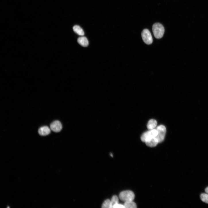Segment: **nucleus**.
Instances as JSON below:
<instances>
[{"label":"nucleus","mask_w":208,"mask_h":208,"mask_svg":"<svg viewBox=\"0 0 208 208\" xmlns=\"http://www.w3.org/2000/svg\"><path fill=\"white\" fill-rule=\"evenodd\" d=\"M152 31L155 37L157 39L162 38L165 32L163 26L159 23L154 24L152 26Z\"/></svg>","instance_id":"1"},{"label":"nucleus","mask_w":208,"mask_h":208,"mask_svg":"<svg viewBox=\"0 0 208 208\" xmlns=\"http://www.w3.org/2000/svg\"><path fill=\"white\" fill-rule=\"evenodd\" d=\"M119 198L122 201L126 202L133 201L135 198L134 192L128 190L122 192L119 194Z\"/></svg>","instance_id":"2"},{"label":"nucleus","mask_w":208,"mask_h":208,"mask_svg":"<svg viewBox=\"0 0 208 208\" xmlns=\"http://www.w3.org/2000/svg\"><path fill=\"white\" fill-rule=\"evenodd\" d=\"M157 131L156 129L149 130L143 133L141 137V140L143 142L153 138L155 137L157 135Z\"/></svg>","instance_id":"3"},{"label":"nucleus","mask_w":208,"mask_h":208,"mask_svg":"<svg viewBox=\"0 0 208 208\" xmlns=\"http://www.w3.org/2000/svg\"><path fill=\"white\" fill-rule=\"evenodd\" d=\"M157 135L155 137L159 141V143L162 142L164 140L166 132L165 127L163 125H161L158 126L157 128Z\"/></svg>","instance_id":"4"},{"label":"nucleus","mask_w":208,"mask_h":208,"mask_svg":"<svg viewBox=\"0 0 208 208\" xmlns=\"http://www.w3.org/2000/svg\"><path fill=\"white\" fill-rule=\"evenodd\" d=\"M141 36L143 41L147 45H150L153 42V38L149 31L147 29H144L142 32Z\"/></svg>","instance_id":"5"},{"label":"nucleus","mask_w":208,"mask_h":208,"mask_svg":"<svg viewBox=\"0 0 208 208\" xmlns=\"http://www.w3.org/2000/svg\"><path fill=\"white\" fill-rule=\"evenodd\" d=\"M51 130L55 132H59L62 128V126L61 122L59 121H56L52 123L50 125Z\"/></svg>","instance_id":"6"},{"label":"nucleus","mask_w":208,"mask_h":208,"mask_svg":"<svg viewBox=\"0 0 208 208\" xmlns=\"http://www.w3.org/2000/svg\"><path fill=\"white\" fill-rule=\"evenodd\" d=\"M145 142L147 146L150 147H155L159 143L158 140L156 137L151 138L147 140Z\"/></svg>","instance_id":"7"},{"label":"nucleus","mask_w":208,"mask_h":208,"mask_svg":"<svg viewBox=\"0 0 208 208\" xmlns=\"http://www.w3.org/2000/svg\"><path fill=\"white\" fill-rule=\"evenodd\" d=\"M39 134L43 136L48 135L51 132L50 129L47 126H44L41 127L38 130Z\"/></svg>","instance_id":"8"},{"label":"nucleus","mask_w":208,"mask_h":208,"mask_svg":"<svg viewBox=\"0 0 208 208\" xmlns=\"http://www.w3.org/2000/svg\"><path fill=\"white\" fill-rule=\"evenodd\" d=\"M157 121L154 119H151L148 122L147 127L149 130L155 129V128L157 127Z\"/></svg>","instance_id":"9"},{"label":"nucleus","mask_w":208,"mask_h":208,"mask_svg":"<svg viewBox=\"0 0 208 208\" xmlns=\"http://www.w3.org/2000/svg\"><path fill=\"white\" fill-rule=\"evenodd\" d=\"M78 42L80 45L84 47H86L88 45V41L85 37L82 36L79 37L78 39Z\"/></svg>","instance_id":"10"},{"label":"nucleus","mask_w":208,"mask_h":208,"mask_svg":"<svg viewBox=\"0 0 208 208\" xmlns=\"http://www.w3.org/2000/svg\"><path fill=\"white\" fill-rule=\"evenodd\" d=\"M74 31L78 35L83 36L84 34V32L82 28L79 26L75 25L73 27Z\"/></svg>","instance_id":"11"},{"label":"nucleus","mask_w":208,"mask_h":208,"mask_svg":"<svg viewBox=\"0 0 208 208\" xmlns=\"http://www.w3.org/2000/svg\"><path fill=\"white\" fill-rule=\"evenodd\" d=\"M130 201L125 202L124 205L125 208H136L137 207L136 203L133 201Z\"/></svg>","instance_id":"12"},{"label":"nucleus","mask_w":208,"mask_h":208,"mask_svg":"<svg viewBox=\"0 0 208 208\" xmlns=\"http://www.w3.org/2000/svg\"><path fill=\"white\" fill-rule=\"evenodd\" d=\"M119 203V198L116 195L113 196L111 200V208H113L116 204Z\"/></svg>","instance_id":"13"},{"label":"nucleus","mask_w":208,"mask_h":208,"mask_svg":"<svg viewBox=\"0 0 208 208\" xmlns=\"http://www.w3.org/2000/svg\"><path fill=\"white\" fill-rule=\"evenodd\" d=\"M111 201L107 199L103 202L102 205L103 208H111Z\"/></svg>","instance_id":"14"},{"label":"nucleus","mask_w":208,"mask_h":208,"mask_svg":"<svg viewBox=\"0 0 208 208\" xmlns=\"http://www.w3.org/2000/svg\"><path fill=\"white\" fill-rule=\"evenodd\" d=\"M201 200L203 202L208 204V194L203 193L200 195Z\"/></svg>","instance_id":"15"},{"label":"nucleus","mask_w":208,"mask_h":208,"mask_svg":"<svg viewBox=\"0 0 208 208\" xmlns=\"http://www.w3.org/2000/svg\"><path fill=\"white\" fill-rule=\"evenodd\" d=\"M114 208H125L124 205L118 203L115 205L113 207Z\"/></svg>","instance_id":"16"},{"label":"nucleus","mask_w":208,"mask_h":208,"mask_svg":"<svg viewBox=\"0 0 208 208\" xmlns=\"http://www.w3.org/2000/svg\"><path fill=\"white\" fill-rule=\"evenodd\" d=\"M205 191L206 193L208 194V187L206 188Z\"/></svg>","instance_id":"17"},{"label":"nucleus","mask_w":208,"mask_h":208,"mask_svg":"<svg viewBox=\"0 0 208 208\" xmlns=\"http://www.w3.org/2000/svg\"><path fill=\"white\" fill-rule=\"evenodd\" d=\"M110 155H111V157H112V156H113V155H112V154L111 153L110 154Z\"/></svg>","instance_id":"18"}]
</instances>
